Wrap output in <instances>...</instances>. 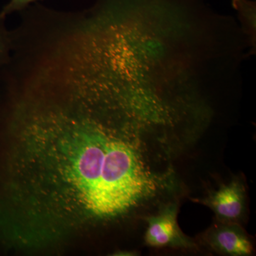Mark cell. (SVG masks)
<instances>
[{
  "label": "cell",
  "instance_id": "cell-1",
  "mask_svg": "<svg viewBox=\"0 0 256 256\" xmlns=\"http://www.w3.org/2000/svg\"><path fill=\"white\" fill-rule=\"evenodd\" d=\"M64 100L16 102L11 196L18 238L107 225L150 208L164 184L161 148L137 118L88 88Z\"/></svg>",
  "mask_w": 256,
  "mask_h": 256
},
{
  "label": "cell",
  "instance_id": "cell-2",
  "mask_svg": "<svg viewBox=\"0 0 256 256\" xmlns=\"http://www.w3.org/2000/svg\"><path fill=\"white\" fill-rule=\"evenodd\" d=\"M156 214L144 216L146 223L144 242L151 248L194 249L193 239L183 233L178 226V202L169 201L160 205Z\"/></svg>",
  "mask_w": 256,
  "mask_h": 256
},
{
  "label": "cell",
  "instance_id": "cell-3",
  "mask_svg": "<svg viewBox=\"0 0 256 256\" xmlns=\"http://www.w3.org/2000/svg\"><path fill=\"white\" fill-rule=\"evenodd\" d=\"M195 202L210 208L218 222L240 224L246 210V190L242 178H235Z\"/></svg>",
  "mask_w": 256,
  "mask_h": 256
},
{
  "label": "cell",
  "instance_id": "cell-4",
  "mask_svg": "<svg viewBox=\"0 0 256 256\" xmlns=\"http://www.w3.org/2000/svg\"><path fill=\"white\" fill-rule=\"evenodd\" d=\"M202 242L217 254L229 256H249L254 244L240 224L216 220L202 234Z\"/></svg>",
  "mask_w": 256,
  "mask_h": 256
},
{
  "label": "cell",
  "instance_id": "cell-5",
  "mask_svg": "<svg viewBox=\"0 0 256 256\" xmlns=\"http://www.w3.org/2000/svg\"><path fill=\"white\" fill-rule=\"evenodd\" d=\"M232 5L237 12V22L248 42L250 55H252L256 47V2L252 0H232Z\"/></svg>",
  "mask_w": 256,
  "mask_h": 256
},
{
  "label": "cell",
  "instance_id": "cell-6",
  "mask_svg": "<svg viewBox=\"0 0 256 256\" xmlns=\"http://www.w3.org/2000/svg\"><path fill=\"white\" fill-rule=\"evenodd\" d=\"M3 21L4 20L0 18V69L9 60L12 50L11 35L5 28Z\"/></svg>",
  "mask_w": 256,
  "mask_h": 256
},
{
  "label": "cell",
  "instance_id": "cell-7",
  "mask_svg": "<svg viewBox=\"0 0 256 256\" xmlns=\"http://www.w3.org/2000/svg\"><path fill=\"white\" fill-rule=\"evenodd\" d=\"M38 1L40 0H10L0 11V18L4 20L9 15L22 12Z\"/></svg>",
  "mask_w": 256,
  "mask_h": 256
}]
</instances>
